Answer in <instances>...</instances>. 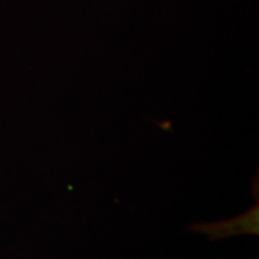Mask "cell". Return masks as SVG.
<instances>
[{"label":"cell","mask_w":259,"mask_h":259,"mask_svg":"<svg viewBox=\"0 0 259 259\" xmlns=\"http://www.w3.org/2000/svg\"><path fill=\"white\" fill-rule=\"evenodd\" d=\"M189 231L204 233L209 236V241H219L239 235H258L259 233V203L250 207L248 212L226 219L222 222L193 223L189 226Z\"/></svg>","instance_id":"cell-1"}]
</instances>
